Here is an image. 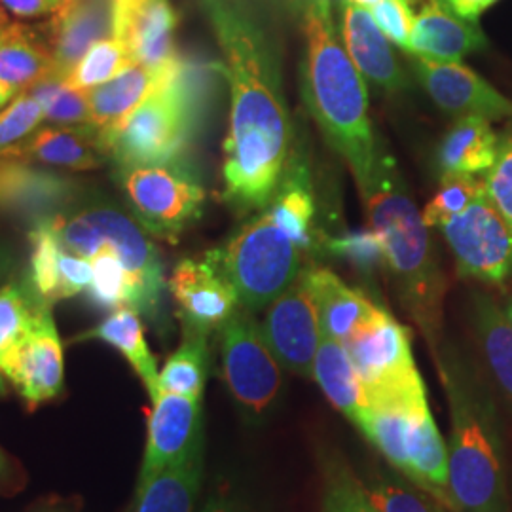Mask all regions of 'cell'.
Segmentation results:
<instances>
[{"mask_svg":"<svg viewBox=\"0 0 512 512\" xmlns=\"http://www.w3.org/2000/svg\"><path fill=\"white\" fill-rule=\"evenodd\" d=\"M230 82L222 198L241 215L264 211L289 165L291 118L274 50L236 0H203Z\"/></svg>","mask_w":512,"mask_h":512,"instance_id":"obj_1","label":"cell"},{"mask_svg":"<svg viewBox=\"0 0 512 512\" xmlns=\"http://www.w3.org/2000/svg\"><path fill=\"white\" fill-rule=\"evenodd\" d=\"M304 35V101L330 147L348 162L363 194L376 175L382 152L370 120L365 76L338 37L330 0H308Z\"/></svg>","mask_w":512,"mask_h":512,"instance_id":"obj_2","label":"cell"},{"mask_svg":"<svg viewBox=\"0 0 512 512\" xmlns=\"http://www.w3.org/2000/svg\"><path fill=\"white\" fill-rule=\"evenodd\" d=\"M363 198L370 228L382 239L385 264L397 283L401 304L437 357L446 281L420 209L389 156H380L376 175Z\"/></svg>","mask_w":512,"mask_h":512,"instance_id":"obj_3","label":"cell"},{"mask_svg":"<svg viewBox=\"0 0 512 512\" xmlns=\"http://www.w3.org/2000/svg\"><path fill=\"white\" fill-rule=\"evenodd\" d=\"M450 410L448 471L454 512H509L503 440L486 385L444 353L435 359Z\"/></svg>","mask_w":512,"mask_h":512,"instance_id":"obj_4","label":"cell"},{"mask_svg":"<svg viewBox=\"0 0 512 512\" xmlns=\"http://www.w3.org/2000/svg\"><path fill=\"white\" fill-rule=\"evenodd\" d=\"M50 222L65 249L74 255L90 260L101 249H109L118 256L135 289L133 310L154 323L162 319L167 289L164 264L137 220L112 203L92 202L69 207Z\"/></svg>","mask_w":512,"mask_h":512,"instance_id":"obj_5","label":"cell"},{"mask_svg":"<svg viewBox=\"0 0 512 512\" xmlns=\"http://www.w3.org/2000/svg\"><path fill=\"white\" fill-rule=\"evenodd\" d=\"M200 116L196 67L183 61L179 74L152 93L116 128L99 139L118 169L183 162Z\"/></svg>","mask_w":512,"mask_h":512,"instance_id":"obj_6","label":"cell"},{"mask_svg":"<svg viewBox=\"0 0 512 512\" xmlns=\"http://www.w3.org/2000/svg\"><path fill=\"white\" fill-rule=\"evenodd\" d=\"M205 260L230 281L239 304L253 313L268 308L302 272L300 247L275 226L266 209L209 251Z\"/></svg>","mask_w":512,"mask_h":512,"instance_id":"obj_7","label":"cell"},{"mask_svg":"<svg viewBox=\"0 0 512 512\" xmlns=\"http://www.w3.org/2000/svg\"><path fill=\"white\" fill-rule=\"evenodd\" d=\"M344 344L365 387L366 406L427 397L414 361L410 330L389 311L380 308Z\"/></svg>","mask_w":512,"mask_h":512,"instance_id":"obj_8","label":"cell"},{"mask_svg":"<svg viewBox=\"0 0 512 512\" xmlns=\"http://www.w3.org/2000/svg\"><path fill=\"white\" fill-rule=\"evenodd\" d=\"M219 334L222 372L232 399L247 420H264L281 395L283 376L253 311L239 306Z\"/></svg>","mask_w":512,"mask_h":512,"instance_id":"obj_9","label":"cell"},{"mask_svg":"<svg viewBox=\"0 0 512 512\" xmlns=\"http://www.w3.org/2000/svg\"><path fill=\"white\" fill-rule=\"evenodd\" d=\"M120 183L137 222L158 238L177 241L184 228L200 219L205 190L183 162L118 169Z\"/></svg>","mask_w":512,"mask_h":512,"instance_id":"obj_10","label":"cell"},{"mask_svg":"<svg viewBox=\"0 0 512 512\" xmlns=\"http://www.w3.org/2000/svg\"><path fill=\"white\" fill-rule=\"evenodd\" d=\"M458 272L490 285H503L512 274V232L490 202L486 188L461 215L440 226Z\"/></svg>","mask_w":512,"mask_h":512,"instance_id":"obj_11","label":"cell"},{"mask_svg":"<svg viewBox=\"0 0 512 512\" xmlns=\"http://www.w3.org/2000/svg\"><path fill=\"white\" fill-rule=\"evenodd\" d=\"M260 329L281 368L300 378H311L315 355L323 340V327L304 270L268 306Z\"/></svg>","mask_w":512,"mask_h":512,"instance_id":"obj_12","label":"cell"},{"mask_svg":"<svg viewBox=\"0 0 512 512\" xmlns=\"http://www.w3.org/2000/svg\"><path fill=\"white\" fill-rule=\"evenodd\" d=\"M2 380L18 391L29 408L54 401L63 393V344L50 306H40L35 323L2 365Z\"/></svg>","mask_w":512,"mask_h":512,"instance_id":"obj_13","label":"cell"},{"mask_svg":"<svg viewBox=\"0 0 512 512\" xmlns=\"http://www.w3.org/2000/svg\"><path fill=\"white\" fill-rule=\"evenodd\" d=\"M203 448L202 399L160 391L148 414L147 446L139 482L143 484L167 467L183 463Z\"/></svg>","mask_w":512,"mask_h":512,"instance_id":"obj_14","label":"cell"},{"mask_svg":"<svg viewBox=\"0 0 512 512\" xmlns=\"http://www.w3.org/2000/svg\"><path fill=\"white\" fill-rule=\"evenodd\" d=\"M183 332L209 336L238 310L239 298L230 281L209 260H181L167 281Z\"/></svg>","mask_w":512,"mask_h":512,"instance_id":"obj_15","label":"cell"},{"mask_svg":"<svg viewBox=\"0 0 512 512\" xmlns=\"http://www.w3.org/2000/svg\"><path fill=\"white\" fill-rule=\"evenodd\" d=\"M416 74L421 86L437 107L458 116H482L486 120L511 118L512 101L469 67L416 57Z\"/></svg>","mask_w":512,"mask_h":512,"instance_id":"obj_16","label":"cell"},{"mask_svg":"<svg viewBox=\"0 0 512 512\" xmlns=\"http://www.w3.org/2000/svg\"><path fill=\"white\" fill-rule=\"evenodd\" d=\"M29 243L31 256L25 285L38 304L52 308L55 302L73 298L90 287V260L65 249L50 219L33 224Z\"/></svg>","mask_w":512,"mask_h":512,"instance_id":"obj_17","label":"cell"},{"mask_svg":"<svg viewBox=\"0 0 512 512\" xmlns=\"http://www.w3.org/2000/svg\"><path fill=\"white\" fill-rule=\"evenodd\" d=\"M177 23L169 0H114V38L145 67L164 69L181 59L175 46Z\"/></svg>","mask_w":512,"mask_h":512,"instance_id":"obj_18","label":"cell"},{"mask_svg":"<svg viewBox=\"0 0 512 512\" xmlns=\"http://www.w3.org/2000/svg\"><path fill=\"white\" fill-rule=\"evenodd\" d=\"M42 33L63 80L101 40L114 37V0H63Z\"/></svg>","mask_w":512,"mask_h":512,"instance_id":"obj_19","label":"cell"},{"mask_svg":"<svg viewBox=\"0 0 512 512\" xmlns=\"http://www.w3.org/2000/svg\"><path fill=\"white\" fill-rule=\"evenodd\" d=\"M412 18L408 54L442 63H458L475 50L486 48V37L476 21L459 18L444 0H406Z\"/></svg>","mask_w":512,"mask_h":512,"instance_id":"obj_20","label":"cell"},{"mask_svg":"<svg viewBox=\"0 0 512 512\" xmlns=\"http://www.w3.org/2000/svg\"><path fill=\"white\" fill-rule=\"evenodd\" d=\"M76 183L29 164L0 160V209L18 213L37 224L71 207Z\"/></svg>","mask_w":512,"mask_h":512,"instance_id":"obj_21","label":"cell"},{"mask_svg":"<svg viewBox=\"0 0 512 512\" xmlns=\"http://www.w3.org/2000/svg\"><path fill=\"white\" fill-rule=\"evenodd\" d=\"M342 42L351 61L376 88L385 92H401L408 82L403 69L370 10L351 0H342Z\"/></svg>","mask_w":512,"mask_h":512,"instance_id":"obj_22","label":"cell"},{"mask_svg":"<svg viewBox=\"0 0 512 512\" xmlns=\"http://www.w3.org/2000/svg\"><path fill=\"white\" fill-rule=\"evenodd\" d=\"M183 67V59L177 63L152 69L141 63H131L118 76L109 82L88 90L90 101V124L99 139L116 128L126 116L137 109L156 90H160L169 80H173Z\"/></svg>","mask_w":512,"mask_h":512,"instance_id":"obj_23","label":"cell"},{"mask_svg":"<svg viewBox=\"0 0 512 512\" xmlns=\"http://www.w3.org/2000/svg\"><path fill=\"white\" fill-rule=\"evenodd\" d=\"M48 78L55 63L44 33L10 21L0 33V107Z\"/></svg>","mask_w":512,"mask_h":512,"instance_id":"obj_24","label":"cell"},{"mask_svg":"<svg viewBox=\"0 0 512 512\" xmlns=\"http://www.w3.org/2000/svg\"><path fill=\"white\" fill-rule=\"evenodd\" d=\"M103 148L97 131L84 124L80 128H44L21 143L0 152V160L23 164L54 165L71 171H90L103 164Z\"/></svg>","mask_w":512,"mask_h":512,"instance_id":"obj_25","label":"cell"},{"mask_svg":"<svg viewBox=\"0 0 512 512\" xmlns=\"http://www.w3.org/2000/svg\"><path fill=\"white\" fill-rule=\"evenodd\" d=\"M304 277L317 304L323 334L334 340L346 342L380 310L365 294L351 289L327 268L304 270Z\"/></svg>","mask_w":512,"mask_h":512,"instance_id":"obj_26","label":"cell"},{"mask_svg":"<svg viewBox=\"0 0 512 512\" xmlns=\"http://www.w3.org/2000/svg\"><path fill=\"white\" fill-rule=\"evenodd\" d=\"M203 480V448L137 484L128 512H194Z\"/></svg>","mask_w":512,"mask_h":512,"instance_id":"obj_27","label":"cell"},{"mask_svg":"<svg viewBox=\"0 0 512 512\" xmlns=\"http://www.w3.org/2000/svg\"><path fill=\"white\" fill-rule=\"evenodd\" d=\"M86 340H99L118 349L147 387L150 399H154L160 393L158 389L160 372L156 365V357L148 349L141 315L133 308H118L95 329L86 330L73 338V342H86Z\"/></svg>","mask_w":512,"mask_h":512,"instance_id":"obj_28","label":"cell"},{"mask_svg":"<svg viewBox=\"0 0 512 512\" xmlns=\"http://www.w3.org/2000/svg\"><path fill=\"white\" fill-rule=\"evenodd\" d=\"M311 378L338 412H342L353 423L359 420L366 406L365 387L351 363L344 342L323 334Z\"/></svg>","mask_w":512,"mask_h":512,"instance_id":"obj_29","label":"cell"},{"mask_svg":"<svg viewBox=\"0 0 512 512\" xmlns=\"http://www.w3.org/2000/svg\"><path fill=\"white\" fill-rule=\"evenodd\" d=\"M499 137L482 116H465L444 135L439 148L442 173H486L497 156Z\"/></svg>","mask_w":512,"mask_h":512,"instance_id":"obj_30","label":"cell"},{"mask_svg":"<svg viewBox=\"0 0 512 512\" xmlns=\"http://www.w3.org/2000/svg\"><path fill=\"white\" fill-rule=\"evenodd\" d=\"M266 211L274 220L275 226L285 236L293 239L300 249L311 247L315 202L304 162H294L293 167L287 165L283 179Z\"/></svg>","mask_w":512,"mask_h":512,"instance_id":"obj_31","label":"cell"},{"mask_svg":"<svg viewBox=\"0 0 512 512\" xmlns=\"http://www.w3.org/2000/svg\"><path fill=\"white\" fill-rule=\"evenodd\" d=\"M475 327L495 384L512 408V327L488 294H475Z\"/></svg>","mask_w":512,"mask_h":512,"instance_id":"obj_32","label":"cell"},{"mask_svg":"<svg viewBox=\"0 0 512 512\" xmlns=\"http://www.w3.org/2000/svg\"><path fill=\"white\" fill-rule=\"evenodd\" d=\"M183 344L169 355L158 376V389L190 399H202L207 384L211 353L209 336L183 332Z\"/></svg>","mask_w":512,"mask_h":512,"instance_id":"obj_33","label":"cell"},{"mask_svg":"<svg viewBox=\"0 0 512 512\" xmlns=\"http://www.w3.org/2000/svg\"><path fill=\"white\" fill-rule=\"evenodd\" d=\"M40 306L42 304H38L27 285L8 283L0 289V370L21 338L33 327ZM4 389L6 382L0 374V393H4Z\"/></svg>","mask_w":512,"mask_h":512,"instance_id":"obj_34","label":"cell"},{"mask_svg":"<svg viewBox=\"0 0 512 512\" xmlns=\"http://www.w3.org/2000/svg\"><path fill=\"white\" fill-rule=\"evenodd\" d=\"M93 277L86 289L88 300L101 310L135 306V289L122 260L109 249H101L90 258Z\"/></svg>","mask_w":512,"mask_h":512,"instance_id":"obj_35","label":"cell"},{"mask_svg":"<svg viewBox=\"0 0 512 512\" xmlns=\"http://www.w3.org/2000/svg\"><path fill=\"white\" fill-rule=\"evenodd\" d=\"M131 63L135 61L128 46L118 38H107L92 46L73 71L63 78V82L80 90H92L118 76Z\"/></svg>","mask_w":512,"mask_h":512,"instance_id":"obj_36","label":"cell"},{"mask_svg":"<svg viewBox=\"0 0 512 512\" xmlns=\"http://www.w3.org/2000/svg\"><path fill=\"white\" fill-rule=\"evenodd\" d=\"M27 92L40 103L46 120L63 126L90 124L88 90L73 88L59 78H48L29 88Z\"/></svg>","mask_w":512,"mask_h":512,"instance_id":"obj_37","label":"cell"},{"mask_svg":"<svg viewBox=\"0 0 512 512\" xmlns=\"http://www.w3.org/2000/svg\"><path fill=\"white\" fill-rule=\"evenodd\" d=\"M365 488L378 512H446L437 499L393 473L374 471Z\"/></svg>","mask_w":512,"mask_h":512,"instance_id":"obj_38","label":"cell"},{"mask_svg":"<svg viewBox=\"0 0 512 512\" xmlns=\"http://www.w3.org/2000/svg\"><path fill=\"white\" fill-rule=\"evenodd\" d=\"M484 192V181L475 179V175L465 173H442L439 192L421 211L425 226L440 228L448 220L461 215L476 198Z\"/></svg>","mask_w":512,"mask_h":512,"instance_id":"obj_39","label":"cell"},{"mask_svg":"<svg viewBox=\"0 0 512 512\" xmlns=\"http://www.w3.org/2000/svg\"><path fill=\"white\" fill-rule=\"evenodd\" d=\"M323 512H378L368 497L365 482L338 458L325 463Z\"/></svg>","mask_w":512,"mask_h":512,"instance_id":"obj_40","label":"cell"},{"mask_svg":"<svg viewBox=\"0 0 512 512\" xmlns=\"http://www.w3.org/2000/svg\"><path fill=\"white\" fill-rule=\"evenodd\" d=\"M484 188L512 232V126L497 143V156L484 173Z\"/></svg>","mask_w":512,"mask_h":512,"instance_id":"obj_41","label":"cell"},{"mask_svg":"<svg viewBox=\"0 0 512 512\" xmlns=\"http://www.w3.org/2000/svg\"><path fill=\"white\" fill-rule=\"evenodd\" d=\"M42 118L44 110L37 99L29 92L19 93L6 109L0 110V152L29 137Z\"/></svg>","mask_w":512,"mask_h":512,"instance_id":"obj_42","label":"cell"},{"mask_svg":"<svg viewBox=\"0 0 512 512\" xmlns=\"http://www.w3.org/2000/svg\"><path fill=\"white\" fill-rule=\"evenodd\" d=\"M329 249L336 255L346 256L363 270H372L385 262L382 239L372 228L368 232H353L342 238L330 239Z\"/></svg>","mask_w":512,"mask_h":512,"instance_id":"obj_43","label":"cell"},{"mask_svg":"<svg viewBox=\"0 0 512 512\" xmlns=\"http://www.w3.org/2000/svg\"><path fill=\"white\" fill-rule=\"evenodd\" d=\"M370 14L385 37L408 54L412 38V18L406 0H380L376 6L370 8Z\"/></svg>","mask_w":512,"mask_h":512,"instance_id":"obj_44","label":"cell"},{"mask_svg":"<svg viewBox=\"0 0 512 512\" xmlns=\"http://www.w3.org/2000/svg\"><path fill=\"white\" fill-rule=\"evenodd\" d=\"M198 512H255L249 501L228 482L215 486Z\"/></svg>","mask_w":512,"mask_h":512,"instance_id":"obj_45","label":"cell"},{"mask_svg":"<svg viewBox=\"0 0 512 512\" xmlns=\"http://www.w3.org/2000/svg\"><path fill=\"white\" fill-rule=\"evenodd\" d=\"M63 0H0V6L12 16L21 19L50 16Z\"/></svg>","mask_w":512,"mask_h":512,"instance_id":"obj_46","label":"cell"},{"mask_svg":"<svg viewBox=\"0 0 512 512\" xmlns=\"http://www.w3.org/2000/svg\"><path fill=\"white\" fill-rule=\"evenodd\" d=\"M452 12H456L459 18L476 21L478 16L488 10L497 0H444Z\"/></svg>","mask_w":512,"mask_h":512,"instance_id":"obj_47","label":"cell"},{"mask_svg":"<svg viewBox=\"0 0 512 512\" xmlns=\"http://www.w3.org/2000/svg\"><path fill=\"white\" fill-rule=\"evenodd\" d=\"M12 258L0 247V289H4L12 277Z\"/></svg>","mask_w":512,"mask_h":512,"instance_id":"obj_48","label":"cell"},{"mask_svg":"<svg viewBox=\"0 0 512 512\" xmlns=\"http://www.w3.org/2000/svg\"><path fill=\"white\" fill-rule=\"evenodd\" d=\"M10 473H12V467H10L8 459L4 456V452L0 450V490H2V484L10 482Z\"/></svg>","mask_w":512,"mask_h":512,"instance_id":"obj_49","label":"cell"},{"mask_svg":"<svg viewBox=\"0 0 512 512\" xmlns=\"http://www.w3.org/2000/svg\"><path fill=\"white\" fill-rule=\"evenodd\" d=\"M503 313H505V317H507V321L511 323L512 327V294L507 298V304H505V308H503Z\"/></svg>","mask_w":512,"mask_h":512,"instance_id":"obj_50","label":"cell"},{"mask_svg":"<svg viewBox=\"0 0 512 512\" xmlns=\"http://www.w3.org/2000/svg\"><path fill=\"white\" fill-rule=\"evenodd\" d=\"M351 2H355V4H359V6H363V8H372V6H376L380 0H351Z\"/></svg>","mask_w":512,"mask_h":512,"instance_id":"obj_51","label":"cell"},{"mask_svg":"<svg viewBox=\"0 0 512 512\" xmlns=\"http://www.w3.org/2000/svg\"><path fill=\"white\" fill-rule=\"evenodd\" d=\"M4 12H6V10H4L2 6H0V33H2V29H4V27H6L8 23H10V21H8V18H6V14H4Z\"/></svg>","mask_w":512,"mask_h":512,"instance_id":"obj_52","label":"cell"}]
</instances>
